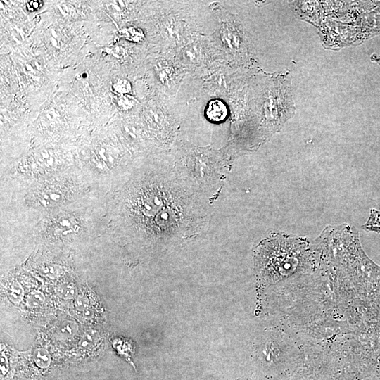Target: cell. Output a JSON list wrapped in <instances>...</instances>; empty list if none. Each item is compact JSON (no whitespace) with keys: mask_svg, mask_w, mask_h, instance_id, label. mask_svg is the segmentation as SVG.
<instances>
[{"mask_svg":"<svg viewBox=\"0 0 380 380\" xmlns=\"http://www.w3.org/2000/svg\"><path fill=\"white\" fill-rule=\"evenodd\" d=\"M307 239L284 234H274L263 239L254 251L255 271L260 285L277 284L309 267Z\"/></svg>","mask_w":380,"mask_h":380,"instance_id":"obj_1","label":"cell"},{"mask_svg":"<svg viewBox=\"0 0 380 380\" xmlns=\"http://www.w3.org/2000/svg\"><path fill=\"white\" fill-rule=\"evenodd\" d=\"M260 82L252 89L253 110L257 109L265 126L274 132L294 114L290 78L287 74L265 75Z\"/></svg>","mask_w":380,"mask_h":380,"instance_id":"obj_2","label":"cell"},{"mask_svg":"<svg viewBox=\"0 0 380 380\" xmlns=\"http://www.w3.org/2000/svg\"><path fill=\"white\" fill-rule=\"evenodd\" d=\"M256 69V67L241 66L220 58L200 77L208 94L234 101L250 85Z\"/></svg>","mask_w":380,"mask_h":380,"instance_id":"obj_3","label":"cell"},{"mask_svg":"<svg viewBox=\"0 0 380 380\" xmlns=\"http://www.w3.org/2000/svg\"><path fill=\"white\" fill-rule=\"evenodd\" d=\"M217 27L211 35L224 59L234 64L253 68L248 39L240 21L223 11L217 13Z\"/></svg>","mask_w":380,"mask_h":380,"instance_id":"obj_4","label":"cell"},{"mask_svg":"<svg viewBox=\"0 0 380 380\" xmlns=\"http://www.w3.org/2000/svg\"><path fill=\"white\" fill-rule=\"evenodd\" d=\"M173 58L186 73L200 77L214 62L223 57L211 35H199L182 47Z\"/></svg>","mask_w":380,"mask_h":380,"instance_id":"obj_5","label":"cell"},{"mask_svg":"<svg viewBox=\"0 0 380 380\" xmlns=\"http://www.w3.org/2000/svg\"><path fill=\"white\" fill-rule=\"evenodd\" d=\"M258 348L260 359L267 366L292 368L299 354L298 348L292 338L281 333L268 336Z\"/></svg>","mask_w":380,"mask_h":380,"instance_id":"obj_6","label":"cell"},{"mask_svg":"<svg viewBox=\"0 0 380 380\" xmlns=\"http://www.w3.org/2000/svg\"><path fill=\"white\" fill-rule=\"evenodd\" d=\"M158 80L164 93L173 96L186 74L172 57L165 56L156 65Z\"/></svg>","mask_w":380,"mask_h":380,"instance_id":"obj_7","label":"cell"},{"mask_svg":"<svg viewBox=\"0 0 380 380\" xmlns=\"http://www.w3.org/2000/svg\"><path fill=\"white\" fill-rule=\"evenodd\" d=\"M208 119L215 122H220L227 117V111L224 104L218 100L212 101L206 109Z\"/></svg>","mask_w":380,"mask_h":380,"instance_id":"obj_8","label":"cell"},{"mask_svg":"<svg viewBox=\"0 0 380 380\" xmlns=\"http://www.w3.org/2000/svg\"><path fill=\"white\" fill-rule=\"evenodd\" d=\"M78 331L77 324L72 320H65L59 324L55 331L58 339H67L73 336Z\"/></svg>","mask_w":380,"mask_h":380,"instance_id":"obj_9","label":"cell"},{"mask_svg":"<svg viewBox=\"0 0 380 380\" xmlns=\"http://www.w3.org/2000/svg\"><path fill=\"white\" fill-rule=\"evenodd\" d=\"M99 339V335L96 331L89 330L82 335L78 346L81 349H89L96 345Z\"/></svg>","mask_w":380,"mask_h":380,"instance_id":"obj_10","label":"cell"},{"mask_svg":"<svg viewBox=\"0 0 380 380\" xmlns=\"http://www.w3.org/2000/svg\"><path fill=\"white\" fill-rule=\"evenodd\" d=\"M362 227L367 232L380 233V211L374 208L371 209L369 218Z\"/></svg>","mask_w":380,"mask_h":380,"instance_id":"obj_11","label":"cell"},{"mask_svg":"<svg viewBox=\"0 0 380 380\" xmlns=\"http://www.w3.org/2000/svg\"><path fill=\"white\" fill-rule=\"evenodd\" d=\"M34 359L37 365L42 369L47 368L51 361L49 351L42 348H37L34 351Z\"/></svg>","mask_w":380,"mask_h":380,"instance_id":"obj_12","label":"cell"},{"mask_svg":"<svg viewBox=\"0 0 380 380\" xmlns=\"http://www.w3.org/2000/svg\"><path fill=\"white\" fill-rule=\"evenodd\" d=\"M56 293L63 299H71L77 296V288L72 284H62L56 289Z\"/></svg>","mask_w":380,"mask_h":380,"instance_id":"obj_13","label":"cell"},{"mask_svg":"<svg viewBox=\"0 0 380 380\" xmlns=\"http://www.w3.org/2000/svg\"><path fill=\"white\" fill-rule=\"evenodd\" d=\"M7 295L11 302L18 303L23 298L24 291L20 284L15 281L10 285Z\"/></svg>","mask_w":380,"mask_h":380,"instance_id":"obj_14","label":"cell"},{"mask_svg":"<svg viewBox=\"0 0 380 380\" xmlns=\"http://www.w3.org/2000/svg\"><path fill=\"white\" fill-rule=\"evenodd\" d=\"M44 296L38 291L31 292L26 298L27 305L32 308H37L43 304Z\"/></svg>","mask_w":380,"mask_h":380,"instance_id":"obj_15","label":"cell"},{"mask_svg":"<svg viewBox=\"0 0 380 380\" xmlns=\"http://www.w3.org/2000/svg\"><path fill=\"white\" fill-rule=\"evenodd\" d=\"M75 306L77 310L83 311L89 307V299L84 294L77 296L75 300Z\"/></svg>","mask_w":380,"mask_h":380,"instance_id":"obj_16","label":"cell"},{"mask_svg":"<svg viewBox=\"0 0 380 380\" xmlns=\"http://www.w3.org/2000/svg\"><path fill=\"white\" fill-rule=\"evenodd\" d=\"M82 316L85 319L90 320L94 316V310L92 308L88 307L82 311Z\"/></svg>","mask_w":380,"mask_h":380,"instance_id":"obj_17","label":"cell"},{"mask_svg":"<svg viewBox=\"0 0 380 380\" xmlns=\"http://www.w3.org/2000/svg\"><path fill=\"white\" fill-rule=\"evenodd\" d=\"M370 60L372 62L376 63L380 67V55L379 54H377L376 53H373L370 56Z\"/></svg>","mask_w":380,"mask_h":380,"instance_id":"obj_18","label":"cell"}]
</instances>
